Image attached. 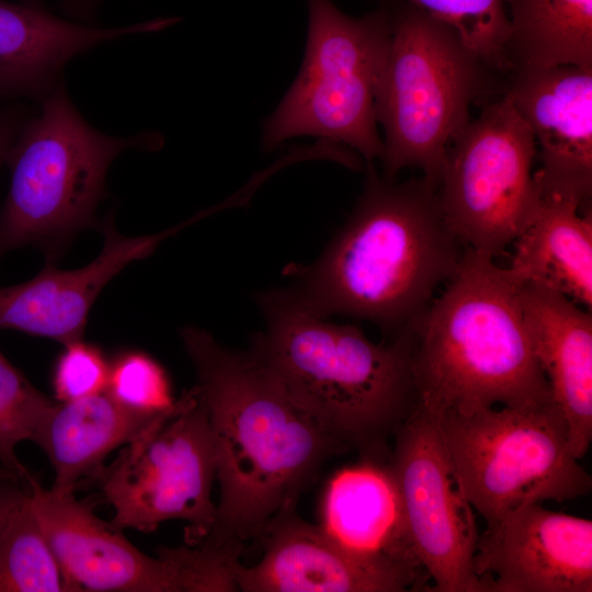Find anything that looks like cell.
I'll list each match as a JSON object with an SVG mask.
<instances>
[{
	"instance_id": "cell-1",
	"label": "cell",
	"mask_w": 592,
	"mask_h": 592,
	"mask_svg": "<svg viewBox=\"0 0 592 592\" xmlns=\"http://www.w3.org/2000/svg\"><path fill=\"white\" fill-rule=\"evenodd\" d=\"M180 334L209 419L220 488L214 525L201 543L243 548L275 515L295 509L325 463L349 448L250 351L226 349L192 326Z\"/></svg>"
},
{
	"instance_id": "cell-23",
	"label": "cell",
	"mask_w": 592,
	"mask_h": 592,
	"mask_svg": "<svg viewBox=\"0 0 592 592\" xmlns=\"http://www.w3.org/2000/svg\"><path fill=\"white\" fill-rule=\"evenodd\" d=\"M72 591L24 491L0 531V592Z\"/></svg>"
},
{
	"instance_id": "cell-18",
	"label": "cell",
	"mask_w": 592,
	"mask_h": 592,
	"mask_svg": "<svg viewBox=\"0 0 592 592\" xmlns=\"http://www.w3.org/2000/svg\"><path fill=\"white\" fill-rule=\"evenodd\" d=\"M521 303L551 398L567 423L570 453L580 459L592 441L591 311L536 284H521Z\"/></svg>"
},
{
	"instance_id": "cell-30",
	"label": "cell",
	"mask_w": 592,
	"mask_h": 592,
	"mask_svg": "<svg viewBox=\"0 0 592 592\" xmlns=\"http://www.w3.org/2000/svg\"><path fill=\"white\" fill-rule=\"evenodd\" d=\"M66 8L79 14H86L92 10L96 0H59Z\"/></svg>"
},
{
	"instance_id": "cell-6",
	"label": "cell",
	"mask_w": 592,
	"mask_h": 592,
	"mask_svg": "<svg viewBox=\"0 0 592 592\" xmlns=\"http://www.w3.org/2000/svg\"><path fill=\"white\" fill-rule=\"evenodd\" d=\"M148 137L100 133L56 87L7 153L10 187L0 215V254L55 242L91 225L111 162L127 148L146 147Z\"/></svg>"
},
{
	"instance_id": "cell-9",
	"label": "cell",
	"mask_w": 592,
	"mask_h": 592,
	"mask_svg": "<svg viewBox=\"0 0 592 592\" xmlns=\"http://www.w3.org/2000/svg\"><path fill=\"white\" fill-rule=\"evenodd\" d=\"M535 138L509 96L483 104L448 146L436 189L448 228L465 246L494 258L534 218Z\"/></svg>"
},
{
	"instance_id": "cell-29",
	"label": "cell",
	"mask_w": 592,
	"mask_h": 592,
	"mask_svg": "<svg viewBox=\"0 0 592 592\" xmlns=\"http://www.w3.org/2000/svg\"><path fill=\"white\" fill-rule=\"evenodd\" d=\"M20 129L21 125L14 115L0 113V164L5 161L7 153Z\"/></svg>"
},
{
	"instance_id": "cell-8",
	"label": "cell",
	"mask_w": 592,
	"mask_h": 592,
	"mask_svg": "<svg viewBox=\"0 0 592 592\" xmlns=\"http://www.w3.org/2000/svg\"><path fill=\"white\" fill-rule=\"evenodd\" d=\"M441 432L460 491L487 527L532 502L588 494L591 475L572 456L554 400L441 413Z\"/></svg>"
},
{
	"instance_id": "cell-13",
	"label": "cell",
	"mask_w": 592,
	"mask_h": 592,
	"mask_svg": "<svg viewBox=\"0 0 592 592\" xmlns=\"http://www.w3.org/2000/svg\"><path fill=\"white\" fill-rule=\"evenodd\" d=\"M474 569L485 592H591L592 522L521 505L479 535Z\"/></svg>"
},
{
	"instance_id": "cell-3",
	"label": "cell",
	"mask_w": 592,
	"mask_h": 592,
	"mask_svg": "<svg viewBox=\"0 0 592 592\" xmlns=\"http://www.w3.org/2000/svg\"><path fill=\"white\" fill-rule=\"evenodd\" d=\"M265 318L249 350L289 397L349 451L387 463L388 440L417 405L406 335L375 343L299 306L286 288L257 296Z\"/></svg>"
},
{
	"instance_id": "cell-16",
	"label": "cell",
	"mask_w": 592,
	"mask_h": 592,
	"mask_svg": "<svg viewBox=\"0 0 592 592\" xmlns=\"http://www.w3.org/2000/svg\"><path fill=\"white\" fill-rule=\"evenodd\" d=\"M175 230L126 237L107 220L103 248L87 265L60 270L47 264L26 282L0 287V330L49 338L64 345L82 340L90 308L103 287Z\"/></svg>"
},
{
	"instance_id": "cell-5",
	"label": "cell",
	"mask_w": 592,
	"mask_h": 592,
	"mask_svg": "<svg viewBox=\"0 0 592 592\" xmlns=\"http://www.w3.org/2000/svg\"><path fill=\"white\" fill-rule=\"evenodd\" d=\"M505 76L481 61L451 26L409 2L391 4L390 41L375 93L385 135L383 175L414 168L437 187L470 106L501 96Z\"/></svg>"
},
{
	"instance_id": "cell-7",
	"label": "cell",
	"mask_w": 592,
	"mask_h": 592,
	"mask_svg": "<svg viewBox=\"0 0 592 592\" xmlns=\"http://www.w3.org/2000/svg\"><path fill=\"white\" fill-rule=\"evenodd\" d=\"M309 29L296 80L266 119L263 147L297 136H317L356 152L367 164L380 159L375 93L391 31V4L361 18L331 0H307Z\"/></svg>"
},
{
	"instance_id": "cell-4",
	"label": "cell",
	"mask_w": 592,
	"mask_h": 592,
	"mask_svg": "<svg viewBox=\"0 0 592 592\" xmlns=\"http://www.w3.org/2000/svg\"><path fill=\"white\" fill-rule=\"evenodd\" d=\"M402 332L420 402L466 414L553 400L521 284L489 255L466 248L447 287Z\"/></svg>"
},
{
	"instance_id": "cell-14",
	"label": "cell",
	"mask_w": 592,
	"mask_h": 592,
	"mask_svg": "<svg viewBox=\"0 0 592 592\" xmlns=\"http://www.w3.org/2000/svg\"><path fill=\"white\" fill-rule=\"evenodd\" d=\"M502 94L531 128L542 197L588 204L592 192V68L560 65L512 70Z\"/></svg>"
},
{
	"instance_id": "cell-12",
	"label": "cell",
	"mask_w": 592,
	"mask_h": 592,
	"mask_svg": "<svg viewBox=\"0 0 592 592\" xmlns=\"http://www.w3.org/2000/svg\"><path fill=\"white\" fill-rule=\"evenodd\" d=\"M25 482L31 508L72 591L184 592L172 548L160 547L152 558L73 493L44 489L32 476Z\"/></svg>"
},
{
	"instance_id": "cell-22",
	"label": "cell",
	"mask_w": 592,
	"mask_h": 592,
	"mask_svg": "<svg viewBox=\"0 0 592 592\" xmlns=\"http://www.w3.org/2000/svg\"><path fill=\"white\" fill-rule=\"evenodd\" d=\"M505 3L511 9L504 49L510 71L560 65L592 68V0Z\"/></svg>"
},
{
	"instance_id": "cell-24",
	"label": "cell",
	"mask_w": 592,
	"mask_h": 592,
	"mask_svg": "<svg viewBox=\"0 0 592 592\" xmlns=\"http://www.w3.org/2000/svg\"><path fill=\"white\" fill-rule=\"evenodd\" d=\"M454 29L463 43L487 66L506 75L505 44L510 20L505 0H407Z\"/></svg>"
},
{
	"instance_id": "cell-28",
	"label": "cell",
	"mask_w": 592,
	"mask_h": 592,
	"mask_svg": "<svg viewBox=\"0 0 592 592\" xmlns=\"http://www.w3.org/2000/svg\"><path fill=\"white\" fill-rule=\"evenodd\" d=\"M23 497L24 491L16 488L14 482L0 486V531Z\"/></svg>"
},
{
	"instance_id": "cell-11",
	"label": "cell",
	"mask_w": 592,
	"mask_h": 592,
	"mask_svg": "<svg viewBox=\"0 0 592 592\" xmlns=\"http://www.w3.org/2000/svg\"><path fill=\"white\" fill-rule=\"evenodd\" d=\"M441 413L417 401L395 434L387 465L397 483L415 553L435 592H485L474 569L479 537L441 432Z\"/></svg>"
},
{
	"instance_id": "cell-20",
	"label": "cell",
	"mask_w": 592,
	"mask_h": 592,
	"mask_svg": "<svg viewBox=\"0 0 592 592\" xmlns=\"http://www.w3.org/2000/svg\"><path fill=\"white\" fill-rule=\"evenodd\" d=\"M178 405L146 412L125 407L105 390L78 400L56 403L33 442L46 454L55 473L53 490L73 493L92 478L106 456L133 442Z\"/></svg>"
},
{
	"instance_id": "cell-17",
	"label": "cell",
	"mask_w": 592,
	"mask_h": 592,
	"mask_svg": "<svg viewBox=\"0 0 592 592\" xmlns=\"http://www.w3.org/2000/svg\"><path fill=\"white\" fill-rule=\"evenodd\" d=\"M319 526L353 556L429 579L387 463L361 458L338 470L326 486Z\"/></svg>"
},
{
	"instance_id": "cell-15",
	"label": "cell",
	"mask_w": 592,
	"mask_h": 592,
	"mask_svg": "<svg viewBox=\"0 0 592 592\" xmlns=\"http://www.w3.org/2000/svg\"><path fill=\"white\" fill-rule=\"evenodd\" d=\"M259 538L264 548L260 562L235 568L238 591L401 592L423 588L425 581L349 554L295 509L275 515Z\"/></svg>"
},
{
	"instance_id": "cell-27",
	"label": "cell",
	"mask_w": 592,
	"mask_h": 592,
	"mask_svg": "<svg viewBox=\"0 0 592 592\" xmlns=\"http://www.w3.org/2000/svg\"><path fill=\"white\" fill-rule=\"evenodd\" d=\"M110 364L102 352L83 340L65 344L53 374V387L60 402L78 400L106 388Z\"/></svg>"
},
{
	"instance_id": "cell-2",
	"label": "cell",
	"mask_w": 592,
	"mask_h": 592,
	"mask_svg": "<svg viewBox=\"0 0 592 592\" xmlns=\"http://www.w3.org/2000/svg\"><path fill=\"white\" fill-rule=\"evenodd\" d=\"M367 168L350 218L316 261L287 269L286 291L315 316L361 318L398 333L453 277L463 244L443 218L436 186Z\"/></svg>"
},
{
	"instance_id": "cell-26",
	"label": "cell",
	"mask_w": 592,
	"mask_h": 592,
	"mask_svg": "<svg viewBox=\"0 0 592 592\" xmlns=\"http://www.w3.org/2000/svg\"><path fill=\"white\" fill-rule=\"evenodd\" d=\"M105 391L121 405L146 412L162 411L175 402L164 369L138 351L122 353L114 360Z\"/></svg>"
},
{
	"instance_id": "cell-19",
	"label": "cell",
	"mask_w": 592,
	"mask_h": 592,
	"mask_svg": "<svg viewBox=\"0 0 592 592\" xmlns=\"http://www.w3.org/2000/svg\"><path fill=\"white\" fill-rule=\"evenodd\" d=\"M170 25L169 19L95 27L41 8L0 0V96L47 95L72 57L121 36Z\"/></svg>"
},
{
	"instance_id": "cell-21",
	"label": "cell",
	"mask_w": 592,
	"mask_h": 592,
	"mask_svg": "<svg viewBox=\"0 0 592 592\" xmlns=\"http://www.w3.org/2000/svg\"><path fill=\"white\" fill-rule=\"evenodd\" d=\"M582 205L542 197L527 227L514 240L506 267L520 284H536L592 307V216Z\"/></svg>"
},
{
	"instance_id": "cell-31",
	"label": "cell",
	"mask_w": 592,
	"mask_h": 592,
	"mask_svg": "<svg viewBox=\"0 0 592 592\" xmlns=\"http://www.w3.org/2000/svg\"><path fill=\"white\" fill-rule=\"evenodd\" d=\"M18 480H20V478L12 470L0 464V486Z\"/></svg>"
},
{
	"instance_id": "cell-10",
	"label": "cell",
	"mask_w": 592,
	"mask_h": 592,
	"mask_svg": "<svg viewBox=\"0 0 592 592\" xmlns=\"http://www.w3.org/2000/svg\"><path fill=\"white\" fill-rule=\"evenodd\" d=\"M92 478L114 510V527L153 532L182 520L184 540L200 544L215 522L216 458L206 407L197 387L175 409L121 449Z\"/></svg>"
},
{
	"instance_id": "cell-25",
	"label": "cell",
	"mask_w": 592,
	"mask_h": 592,
	"mask_svg": "<svg viewBox=\"0 0 592 592\" xmlns=\"http://www.w3.org/2000/svg\"><path fill=\"white\" fill-rule=\"evenodd\" d=\"M55 405L0 352V464L20 480L26 481L31 475L19 460L15 447L34 440Z\"/></svg>"
}]
</instances>
